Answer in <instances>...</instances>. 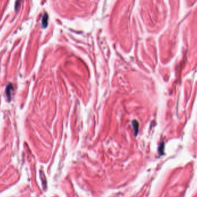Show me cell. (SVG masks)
Wrapping results in <instances>:
<instances>
[{"label":"cell","mask_w":197,"mask_h":197,"mask_svg":"<svg viewBox=\"0 0 197 197\" xmlns=\"http://www.w3.org/2000/svg\"><path fill=\"white\" fill-rule=\"evenodd\" d=\"M13 89V86L11 84H10L9 85L8 84V85L6 88V95L8 99L9 100L10 99V95H11L10 91H12Z\"/></svg>","instance_id":"cell-1"}]
</instances>
